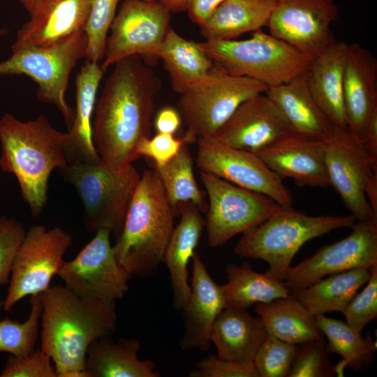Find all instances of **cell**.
Segmentation results:
<instances>
[{"label": "cell", "instance_id": "cell-1", "mask_svg": "<svg viewBox=\"0 0 377 377\" xmlns=\"http://www.w3.org/2000/svg\"><path fill=\"white\" fill-rule=\"evenodd\" d=\"M114 65L96 102L92 139L101 161L117 170L140 158L139 142L151 137L161 82L141 56Z\"/></svg>", "mask_w": 377, "mask_h": 377}, {"label": "cell", "instance_id": "cell-2", "mask_svg": "<svg viewBox=\"0 0 377 377\" xmlns=\"http://www.w3.org/2000/svg\"><path fill=\"white\" fill-rule=\"evenodd\" d=\"M40 298V348L52 359L57 377L86 370L91 343L115 330L114 302L80 297L61 285L50 286Z\"/></svg>", "mask_w": 377, "mask_h": 377}, {"label": "cell", "instance_id": "cell-3", "mask_svg": "<svg viewBox=\"0 0 377 377\" xmlns=\"http://www.w3.org/2000/svg\"><path fill=\"white\" fill-rule=\"evenodd\" d=\"M67 141V132L54 128L44 114L22 121L6 112L0 119V168L16 177L34 217L47 204L50 174L68 164Z\"/></svg>", "mask_w": 377, "mask_h": 377}, {"label": "cell", "instance_id": "cell-4", "mask_svg": "<svg viewBox=\"0 0 377 377\" xmlns=\"http://www.w3.org/2000/svg\"><path fill=\"white\" fill-rule=\"evenodd\" d=\"M177 215L156 171L145 170L112 246L119 264L131 277H149L163 262Z\"/></svg>", "mask_w": 377, "mask_h": 377}, {"label": "cell", "instance_id": "cell-5", "mask_svg": "<svg viewBox=\"0 0 377 377\" xmlns=\"http://www.w3.org/2000/svg\"><path fill=\"white\" fill-rule=\"evenodd\" d=\"M356 222L352 214L309 216L291 206H280L263 223L244 232L234 252L241 258L265 261L267 272L283 281L293 258L306 242L338 228H351Z\"/></svg>", "mask_w": 377, "mask_h": 377}, {"label": "cell", "instance_id": "cell-6", "mask_svg": "<svg viewBox=\"0 0 377 377\" xmlns=\"http://www.w3.org/2000/svg\"><path fill=\"white\" fill-rule=\"evenodd\" d=\"M200 48L228 74L256 80L268 88L309 70L312 59L261 30L244 40H206Z\"/></svg>", "mask_w": 377, "mask_h": 377}, {"label": "cell", "instance_id": "cell-7", "mask_svg": "<svg viewBox=\"0 0 377 377\" xmlns=\"http://www.w3.org/2000/svg\"><path fill=\"white\" fill-rule=\"evenodd\" d=\"M58 170L80 198L87 229H108L119 235L141 176L133 163L114 170L101 161H72Z\"/></svg>", "mask_w": 377, "mask_h": 377}, {"label": "cell", "instance_id": "cell-8", "mask_svg": "<svg viewBox=\"0 0 377 377\" xmlns=\"http://www.w3.org/2000/svg\"><path fill=\"white\" fill-rule=\"evenodd\" d=\"M267 89L256 80L228 74L214 64L180 94L177 110L187 126L184 136L190 144L214 136L240 104Z\"/></svg>", "mask_w": 377, "mask_h": 377}, {"label": "cell", "instance_id": "cell-9", "mask_svg": "<svg viewBox=\"0 0 377 377\" xmlns=\"http://www.w3.org/2000/svg\"><path fill=\"white\" fill-rule=\"evenodd\" d=\"M85 31L47 47L11 46L12 54L0 62V76L24 75L38 84V98L54 105L61 113L68 129L74 112L66 94L72 70L85 55Z\"/></svg>", "mask_w": 377, "mask_h": 377}, {"label": "cell", "instance_id": "cell-10", "mask_svg": "<svg viewBox=\"0 0 377 377\" xmlns=\"http://www.w3.org/2000/svg\"><path fill=\"white\" fill-rule=\"evenodd\" d=\"M200 177L208 197L205 226L212 247L258 226L281 206L267 195L211 174L200 172Z\"/></svg>", "mask_w": 377, "mask_h": 377}, {"label": "cell", "instance_id": "cell-11", "mask_svg": "<svg viewBox=\"0 0 377 377\" xmlns=\"http://www.w3.org/2000/svg\"><path fill=\"white\" fill-rule=\"evenodd\" d=\"M72 244V236L60 227L31 226L13 261L3 310L10 311L22 298L49 288Z\"/></svg>", "mask_w": 377, "mask_h": 377}, {"label": "cell", "instance_id": "cell-12", "mask_svg": "<svg viewBox=\"0 0 377 377\" xmlns=\"http://www.w3.org/2000/svg\"><path fill=\"white\" fill-rule=\"evenodd\" d=\"M325 141V163L330 186L357 221L377 219L367 190L377 178V162L363 149L348 127L332 125Z\"/></svg>", "mask_w": 377, "mask_h": 377}, {"label": "cell", "instance_id": "cell-13", "mask_svg": "<svg viewBox=\"0 0 377 377\" xmlns=\"http://www.w3.org/2000/svg\"><path fill=\"white\" fill-rule=\"evenodd\" d=\"M170 14L158 1L124 0L110 28L103 71L128 57H156L172 28Z\"/></svg>", "mask_w": 377, "mask_h": 377}, {"label": "cell", "instance_id": "cell-14", "mask_svg": "<svg viewBox=\"0 0 377 377\" xmlns=\"http://www.w3.org/2000/svg\"><path fill=\"white\" fill-rule=\"evenodd\" d=\"M195 142L196 164L200 172L267 195L282 207L292 205L291 191L256 154L213 137L199 138Z\"/></svg>", "mask_w": 377, "mask_h": 377}, {"label": "cell", "instance_id": "cell-15", "mask_svg": "<svg viewBox=\"0 0 377 377\" xmlns=\"http://www.w3.org/2000/svg\"><path fill=\"white\" fill-rule=\"evenodd\" d=\"M77 256L64 261L58 275L75 294L115 302L128 289L131 276L119 264L110 242L111 231L100 229Z\"/></svg>", "mask_w": 377, "mask_h": 377}, {"label": "cell", "instance_id": "cell-16", "mask_svg": "<svg viewBox=\"0 0 377 377\" xmlns=\"http://www.w3.org/2000/svg\"><path fill=\"white\" fill-rule=\"evenodd\" d=\"M346 237L325 246L290 267L283 281L291 291L309 286L327 275L377 265V219L357 221Z\"/></svg>", "mask_w": 377, "mask_h": 377}, {"label": "cell", "instance_id": "cell-17", "mask_svg": "<svg viewBox=\"0 0 377 377\" xmlns=\"http://www.w3.org/2000/svg\"><path fill=\"white\" fill-rule=\"evenodd\" d=\"M339 15L334 0H275L269 34L313 59L337 40L331 25Z\"/></svg>", "mask_w": 377, "mask_h": 377}, {"label": "cell", "instance_id": "cell-18", "mask_svg": "<svg viewBox=\"0 0 377 377\" xmlns=\"http://www.w3.org/2000/svg\"><path fill=\"white\" fill-rule=\"evenodd\" d=\"M264 93L244 101L213 138L253 153L291 135L281 114Z\"/></svg>", "mask_w": 377, "mask_h": 377}, {"label": "cell", "instance_id": "cell-19", "mask_svg": "<svg viewBox=\"0 0 377 377\" xmlns=\"http://www.w3.org/2000/svg\"><path fill=\"white\" fill-rule=\"evenodd\" d=\"M92 0H39L13 46L47 47L85 31Z\"/></svg>", "mask_w": 377, "mask_h": 377}, {"label": "cell", "instance_id": "cell-20", "mask_svg": "<svg viewBox=\"0 0 377 377\" xmlns=\"http://www.w3.org/2000/svg\"><path fill=\"white\" fill-rule=\"evenodd\" d=\"M325 141L289 135L256 154L282 179L300 186H330L325 163Z\"/></svg>", "mask_w": 377, "mask_h": 377}, {"label": "cell", "instance_id": "cell-21", "mask_svg": "<svg viewBox=\"0 0 377 377\" xmlns=\"http://www.w3.org/2000/svg\"><path fill=\"white\" fill-rule=\"evenodd\" d=\"M191 262V295L187 304L182 309L185 330L179 346L182 350L195 348L207 351L212 342V325L226 308V302L221 285L214 282L195 251Z\"/></svg>", "mask_w": 377, "mask_h": 377}, {"label": "cell", "instance_id": "cell-22", "mask_svg": "<svg viewBox=\"0 0 377 377\" xmlns=\"http://www.w3.org/2000/svg\"><path fill=\"white\" fill-rule=\"evenodd\" d=\"M343 87L347 127L359 140L377 110V60L359 43L348 45Z\"/></svg>", "mask_w": 377, "mask_h": 377}, {"label": "cell", "instance_id": "cell-23", "mask_svg": "<svg viewBox=\"0 0 377 377\" xmlns=\"http://www.w3.org/2000/svg\"><path fill=\"white\" fill-rule=\"evenodd\" d=\"M307 71L288 82L268 88L265 94L281 114L291 135L325 140L332 124L311 94Z\"/></svg>", "mask_w": 377, "mask_h": 377}, {"label": "cell", "instance_id": "cell-24", "mask_svg": "<svg viewBox=\"0 0 377 377\" xmlns=\"http://www.w3.org/2000/svg\"><path fill=\"white\" fill-rule=\"evenodd\" d=\"M177 211L180 221L173 229L163 262L170 272L174 306L180 310L185 307L190 297L187 267L200 241L205 220L192 202L178 204Z\"/></svg>", "mask_w": 377, "mask_h": 377}, {"label": "cell", "instance_id": "cell-25", "mask_svg": "<svg viewBox=\"0 0 377 377\" xmlns=\"http://www.w3.org/2000/svg\"><path fill=\"white\" fill-rule=\"evenodd\" d=\"M348 45L337 40L312 59L307 71L313 99L330 123L340 127H347L343 86Z\"/></svg>", "mask_w": 377, "mask_h": 377}, {"label": "cell", "instance_id": "cell-26", "mask_svg": "<svg viewBox=\"0 0 377 377\" xmlns=\"http://www.w3.org/2000/svg\"><path fill=\"white\" fill-rule=\"evenodd\" d=\"M104 73L98 63L87 60L77 74L75 112L67 132L68 163H97L101 161L92 139V116L97 91Z\"/></svg>", "mask_w": 377, "mask_h": 377}, {"label": "cell", "instance_id": "cell-27", "mask_svg": "<svg viewBox=\"0 0 377 377\" xmlns=\"http://www.w3.org/2000/svg\"><path fill=\"white\" fill-rule=\"evenodd\" d=\"M267 334L260 316L244 309L225 308L212 325L210 339L219 358L251 363Z\"/></svg>", "mask_w": 377, "mask_h": 377}, {"label": "cell", "instance_id": "cell-28", "mask_svg": "<svg viewBox=\"0 0 377 377\" xmlns=\"http://www.w3.org/2000/svg\"><path fill=\"white\" fill-rule=\"evenodd\" d=\"M140 347L134 338L100 337L87 350L86 371L90 377H159L153 361L139 360Z\"/></svg>", "mask_w": 377, "mask_h": 377}, {"label": "cell", "instance_id": "cell-29", "mask_svg": "<svg viewBox=\"0 0 377 377\" xmlns=\"http://www.w3.org/2000/svg\"><path fill=\"white\" fill-rule=\"evenodd\" d=\"M275 0H225L200 26L206 40H234L267 27Z\"/></svg>", "mask_w": 377, "mask_h": 377}, {"label": "cell", "instance_id": "cell-30", "mask_svg": "<svg viewBox=\"0 0 377 377\" xmlns=\"http://www.w3.org/2000/svg\"><path fill=\"white\" fill-rule=\"evenodd\" d=\"M267 332L286 342L300 345L324 340L315 316L290 295L255 306Z\"/></svg>", "mask_w": 377, "mask_h": 377}, {"label": "cell", "instance_id": "cell-31", "mask_svg": "<svg viewBox=\"0 0 377 377\" xmlns=\"http://www.w3.org/2000/svg\"><path fill=\"white\" fill-rule=\"evenodd\" d=\"M370 276V269H353L322 278L308 287L291 290L290 295L314 316L332 311L343 313Z\"/></svg>", "mask_w": 377, "mask_h": 377}, {"label": "cell", "instance_id": "cell-32", "mask_svg": "<svg viewBox=\"0 0 377 377\" xmlns=\"http://www.w3.org/2000/svg\"><path fill=\"white\" fill-rule=\"evenodd\" d=\"M228 282L221 285L226 308L247 309L254 304L267 303L290 295L283 281L267 272H255L248 262L226 267Z\"/></svg>", "mask_w": 377, "mask_h": 377}, {"label": "cell", "instance_id": "cell-33", "mask_svg": "<svg viewBox=\"0 0 377 377\" xmlns=\"http://www.w3.org/2000/svg\"><path fill=\"white\" fill-rule=\"evenodd\" d=\"M156 57L163 60L172 87L179 94L191 82L205 76L214 65L198 43L183 38L172 28L165 37Z\"/></svg>", "mask_w": 377, "mask_h": 377}, {"label": "cell", "instance_id": "cell-34", "mask_svg": "<svg viewBox=\"0 0 377 377\" xmlns=\"http://www.w3.org/2000/svg\"><path fill=\"white\" fill-rule=\"evenodd\" d=\"M315 318L327 339L328 352L341 355L344 366L357 372L364 370L374 362L377 346L376 341L370 335L363 338L362 332L346 323L325 315H318Z\"/></svg>", "mask_w": 377, "mask_h": 377}, {"label": "cell", "instance_id": "cell-35", "mask_svg": "<svg viewBox=\"0 0 377 377\" xmlns=\"http://www.w3.org/2000/svg\"><path fill=\"white\" fill-rule=\"evenodd\" d=\"M188 144H184L178 154L163 165H154L171 205L176 209L178 204L192 202L202 214L207 212L208 201L197 184Z\"/></svg>", "mask_w": 377, "mask_h": 377}, {"label": "cell", "instance_id": "cell-36", "mask_svg": "<svg viewBox=\"0 0 377 377\" xmlns=\"http://www.w3.org/2000/svg\"><path fill=\"white\" fill-rule=\"evenodd\" d=\"M30 304L29 317L23 323L8 318L0 319V352L22 357L35 350L42 311L40 294L31 295ZM2 309L0 300V312Z\"/></svg>", "mask_w": 377, "mask_h": 377}, {"label": "cell", "instance_id": "cell-37", "mask_svg": "<svg viewBox=\"0 0 377 377\" xmlns=\"http://www.w3.org/2000/svg\"><path fill=\"white\" fill-rule=\"evenodd\" d=\"M119 2V0H92L85 28L87 60L98 63L103 59L108 31Z\"/></svg>", "mask_w": 377, "mask_h": 377}, {"label": "cell", "instance_id": "cell-38", "mask_svg": "<svg viewBox=\"0 0 377 377\" xmlns=\"http://www.w3.org/2000/svg\"><path fill=\"white\" fill-rule=\"evenodd\" d=\"M298 345L267 334L253 363L259 377H286L290 370Z\"/></svg>", "mask_w": 377, "mask_h": 377}, {"label": "cell", "instance_id": "cell-39", "mask_svg": "<svg viewBox=\"0 0 377 377\" xmlns=\"http://www.w3.org/2000/svg\"><path fill=\"white\" fill-rule=\"evenodd\" d=\"M325 340L298 345L287 377H332L337 372L328 357Z\"/></svg>", "mask_w": 377, "mask_h": 377}, {"label": "cell", "instance_id": "cell-40", "mask_svg": "<svg viewBox=\"0 0 377 377\" xmlns=\"http://www.w3.org/2000/svg\"><path fill=\"white\" fill-rule=\"evenodd\" d=\"M370 270L366 286L355 294L342 313L346 323L360 332L377 317V265Z\"/></svg>", "mask_w": 377, "mask_h": 377}, {"label": "cell", "instance_id": "cell-41", "mask_svg": "<svg viewBox=\"0 0 377 377\" xmlns=\"http://www.w3.org/2000/svg\"><path fill=\"white\" fill-rule=\"evenodd\" d=\"M26 233L19 220L0 216V286L9 282L13 261Z\"/></svg>", "mask_w": 377, "mask_h": 377}, {"label": "cell", "instance_id": "cell-42", "mask_svg": "<svg viewBox=\"0 0 377 377\" xmlns=\"http://www.w3.org/2000/svg\"><path fill=\"white\" fill-rule=\"evenodd\" d=\"M52 359L40 348L18 357L10 355L0 377H57Z\"/></svg>", "mask_w": 377, "mask_h": 377}, {"label": "cell", "instance_id": "cell-43", "mask_svg": "<svg viewBox=\"0 0 377 377\" xmlns=\"http://www.w3.org/2000/svg\"><path fill=\"white\" fill-rule=\"evenodd\" d=\"M186 143L190 145L184 135L177 138L172 134L157 133L152 138H143L136 152L140 158H150L154 165H163L173 158Z\"/></svg>", "mask_w": 377, "mask_h": 377}, {"label": "cell", "instance_id": "cell-44", "mask_svg": "<svg viewBox=\"0 0 377 377\" xmlns=\"http://www.w3.org/2000/svg\"><path fill=\"white\" fill-rule=\"evenodd\" d=\"M190 377H259L253 363L223 360L217 355H209L200 361Z\"/></svg>", "mask_w": 377, "mask_h": 377}, {"label": "cell", "instance_id": "cell-45", "mask_svg": "<svg viewBox=\"0 0 377 377\" xmlns=\"http://www.w3.org/2000/svg\"><path fill=\"white\" fill-rule=\"evenodd\" d=\"M223 1L225 0H189L186 10L191 20L200 27Z\"/></svg>", "mask_w": 377, "mask_h": 377}, {"label": "cell", "instance_id": "cell-46", "mask_svg": "<svg viewBox=\"0 0 377 377\" xmlns=\"http://www.w3.org/2000/svg\"><path fill=\"white\" fill-rule=\"evenodd\" d=\"M181 122L182 117L178 110L165 107L157 113L154 126L157 133L174 135L179 130Z\"/></svg>", "mask_w": 377, "mask_h": 377}, {"label": "cell", "instance_id": "cell-47", "mask_svg": "<svg viewBox=\"0 0 377 377\" xmlns=\"http://www.w3.org/2000/svg\"><path fill=\"white\" fill-rule=\"evenodd\" d=\"M359 141L369 157L377 162V110L369 118Z\"/></svg>", "mask_w": 377, "mask_h": 377}, {"label": "cell", "instance_id": "cell-48", "mask_svg": "<svg viewBox=\"0 0 377 377\" xmlns=\"http://www.w3.org/2000/svg\"><path fill=\"white\" fill-rule=\"evenodd\" d=\"M171 13L186 11L189 0H157Z\"/></svg>", "mask_w": 377, "mask_h": 377}, {"label": "cell", "instance_id": "cell-49", "mask_svg": "<svg viewBox=\"0 0 377 377\" xmlns=\"http://www.w3.org/2000/svg\"><path fill=\"white\" fill-rule=\"evenodd\" d=\"M61 377H90L86 370H73L64 373Z\"/></svg>", "mask_w": 377, "mask_h": 377}, {"label": "cell", "instance_id": "cell-50", "mask_svg": "<svg viewBox=\"0 0 377 377\" xmlns=\"http://www.w3.org/2000/svg\"><path fill=\"white\" fill-rule=\"evenodd\" d=\"M22 4L24 8L28 11L29 13L31 12L34 7L39 0H19Z\"/></svg>", "mask_w": 377, "mask_h": 377}, {"label": "cell", "instance_id": "cell-51", "mask_svg": "<svg viewBox=\"0 0 377 377\" xmlns=\"http://www.w3.org/2000/svg\"><path fill=\"white\" fill-rule=\"evenodd\" d=\"M8 34V29L6 28L0 29V38L3 37Z\"/></svg>", "mask_w": 377, "mask_h": 377}, {"label": "cell", "instance_id": "cell-52", "mask_svg": "<svg viewBox=\"0 0 377 377\" xmlns=\"http://www.w3.org/2000/svg\"><path fill=\"white\" fill-rule=\"evenodd\" d=\"M141 1H157V0H141Z\"/></svg>", "mask_w": 377, "mask_h": 377}]
</instances>
